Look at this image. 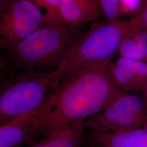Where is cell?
Returning a JSON list of instances; mask_svg holds the SVG:
<instances>
[{
    "label": "cell",
    "mask_w": 147,
    "mask_h": 147,
    "mask_svg": "<svg viewBox=\"0 0 147 147\" xmlns=\"http://www.w3.org/2000/svg\"><path fill=\"white\" fill-rule=\"evenodd\" d=\"M111 63L88 65L59 80L34 111L39 122L38 137L64 131L104 110L125 93L113 81Z\"/></svg>",
    "instance_id": "1"
},
{
    "label": "cell",
    "mask_w": 147,
    "mask_h": 147,
    "mask_svg": "<svg viewBox=\"0 0 147 147\" xmlns=\"http://www.w3.org/2000/svg\"><path fill=\"white\" fill-rule=\"evenodd\" d=\"M78 28L64 24H47L3 49L2 74L26 75L56 70L69 49L81 36Z\"/></svg>",
    "instance_id": "2"
},
{
    "label": "cell",
    "mask_w": 147,
    "mask_h": 147,
    "mask_svg": "<svg viewBox=\"0 0 147 147\" xmlns=\"http://www.w3.org/2000/svg\"><path fill=\"white\" fill-rule=\"evenodd\" d=\"M127 20L95 22L73 43L56 70L61 79L88 65L111 63L118 55Z\"/></svg>",
    "instance_id": "3"
},
{
    "label": "cell",
    "mask_w": 147,
    "mask_h": 147,
    "mask_svg": "<svg viewBox=\"0 0 147 147\" xmlns=\"http://www.w3.org/2000/svg\"><path fill=\"white\" fill-rule=\"evenodd\" d=\"M57 71L1 76L0 124L39 109L61 79Z\"/></svg>",
    "instance_id": "4"
},
{
    "label": "cell",
    "mask_w": 147,
    "mask_h": 147,
    "mask_svg": "<svg viewBox=\"0 0 147 147\" xmlns=\"http://www.w3.org/2000/svg\"><path fill=\"white\" fill-rule=\"evenodd\" d=\"M47 25L45 14L30 0H1L0 47L5 49Z\"/></svg>",
    "instance_id": "5"
},
{
    "label": "cell",
    "mask_w": 147,
    "mask_h": 147,
    "mask_svg": "<svg viewBox=\"0 0 147 147\" xmlns=\"http://www.w3.org/2000/svg\"><path fill=\"white\" fill-rule=\"evenodd\" d=\"M92 130L113 131L147 124V102L138 93L125 92L104 110L84 121Z\"/></svg>",
    "instance_id": "6"
},
{
    "label": "cell",
    "mask_w": 147,
    "mask_h": 147,
    "mask_svg": "<svg viewBox=\"0 0 147 147\" xmlns=\"http://www.w3.org/2000/svg\"><path fill=\"white\" fill-rule=\"evenodd\" d=\"M82 144L90 147H147V124L113 131L90 130Z\"/></svg>",
    "instance_id": "7"
},
{
    "label": "cell",
    "mask_w": 147,
    "mask_h": 147,
    "mask_svg": "<svg viewBox=\"0 0 147 147\" xmlns=\"http://www.w3.org/2000/svg\"><path fill=\"white\" fill-rule=\"evenodd\" d=\"M116 85L128 93L141 92L147 83V63L118 57L109 66Z\"/></svg>",
    "instance_id": "8"
},
{
    "label": "cell",
    "mask_w": 147,
    "mask_h": 147,
    "mask_svg": "<svg viewBox=\"0 0 147 147\" xmlns=\"http://www.w3.org/2000/svg\"><path fill=\"white\" fill-rule=\"evenodd\" d=\"M38 119L34 111L0 125V147L30 146L37 141Z\"/></svg>",
    "instance_id": "9"
},
{
    "label": "cell",
    "mask_w": 147,
    "mask_h": 147,
    "mask_svg": "<svg viewBox=\"0 0 147 147\" xmlns=\"http://www.w3.org/2000/svg\"><path fill=\"white\" fill-rule=\"evenodd\" d=\"M118 57L147 63V27L139 14L128 19Z\"/></svg>",
    "instance_id": "10"
},
{
    "label": "cell",
    "mask_w": 147,
    "mask_h": 147,
    "mask_svg": "<svg viewBox=\"0 0 147 147\" xmlns=\"http://www.w3.org/2000/svg\"><path fill=\"white\" fill-rule=\"evenodd\" d=\"M101 10L99 0H60V12L67 26L78 27L95 21Z\"/></svg>",
    "instance_id": "11"
},
{
    "label": "cell",
    "mask_w": 147,
    "mask_h": 147,
    "mask_svg": "<svg viewBox=\"0 0 147 147\" xmlns=\"http://www.w3.org/2000/svg\"><path fill=\"white\" fill-rule=\"evenodd\" d=\"M85 128L84 121H79L57 135L37 141L26 147H80L83 143Z\"/></svg>",
    "instance_id": "12"
},
{
    "label": "cell",
    "mask_w": 147,
    "mask_h": 147,
    "mask_svg": "<svg viewBox=\"0 0 147 147\" xmlns=\"http://www.w3.org/2000/svg\"><path fill=\"white\" fill-rule=\"evenodd\" d=\"M33 1L38 6L45 10L44 14L47 25L64 24L60 12V0H33Z\"/></svg>",
    "instance_id": "13"
},
{
    "label": "cell",
    "mask_w": 147,
    "mask_h": 147,
    "mask_svg": "<svg viewBox=\"0 0 147 147\" xmlns=\"http://www.w3.org/2000/svg\"><path fill=\"white\" fill-rule=\"evenodd\" d=\"M101 11L106 21L119 20L121 16L119 0H99Z\"/></svg>",
    "instance_id": "14"
},
{
    "label": "cell",
    "mask_w": 147,
    "mask_h": 147,
    "mask_svg": "<svg viewBox=\"0 0 147 147\" xmlns=\"http://www.w3.org/2000/svg\"><path fill=\"white\" fill-rule=\"evenodd\" d=\"M120 13L128 14L132 16L139 14L141 0H119Z\"/></svg>",
    "instance_id": "15"
},
{
    "label": "cell",
    "mask_w": 147,
    "mask_h": 147,
    "mask_svg": "<svg viewBox=\"0 0 147 147\" xmlns=\"http://www.w3.org/2000/svg\"><path fill=\"white\" fill-rule=\"evenodd\" d=\"M139 14L147 27V0H141V7Z\"/></svg>",
    "instance_id": "16"
},
{
    "label": "cell",
    "mask_w": 147,
    "mask_h": 147,
    "mask_svg": "<svg viewBox=\"0 0 147 147\" xmlns=\"http://www.w3.org/2000/svg\"><path fill=\"white\" fill-rule=\"evenodd\" d=\"M142 96H143V98H144V99L147 101V83L146 84V86H144V88L142 89Z\"/></svg>",
    "instance_id": "17"
},
{
    "label": "cell",
    "mask_w": 147,
    "mask_h": 147,
    "mask_svg": "<svg viewBox=\"0 0 147 147\" xmlns=\"http://www.w3.org/2000/svg\"></svg>",
    "instance_id": "18"
}]
</instances>
